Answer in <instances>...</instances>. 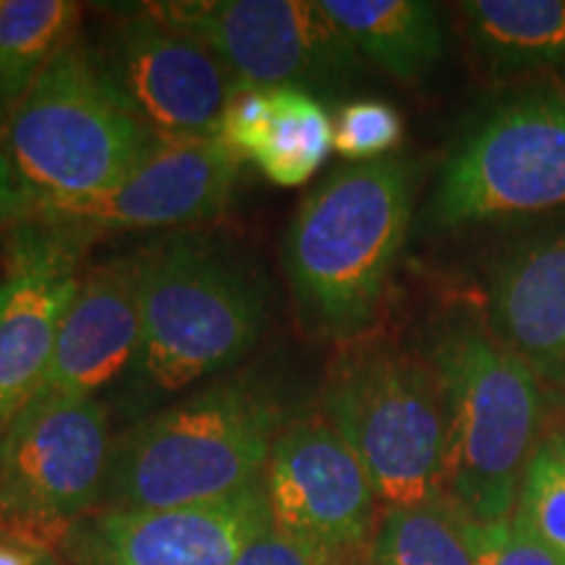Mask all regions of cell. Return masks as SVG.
<instances>
[{
    "instance_id": "603a6c76",
    "label": "cell",
    "mask_w": 565,
    "mask_h": 565,
    "mask_svg": "<svg viewBox=\"0 0 565 565\" xmlns=\"http://www.w3.org/2000/svg\"><path fill=\"white\" fill-rule=\"evenodd\" d=\"M404 139V118L383 100H356L338 113L333 150L351 162L383 160Z\"/></svg>"
},
{
    "instance_id": "4fadbf2b",
    "label": "cell",
    "mask_w": 565,
    "mask_h": 565,
    "mask_svg": "<svg viewBox=\"0 0 565 565\" xmlns=\"http://www.w3.org/2000/svg\"><path fill=\"white\" fill-rule=\"evenodd\" d=\"M242 162L221 137L158 139L150 154L108 192L53 204L34 215L89 236L210 221L233 202Z\"/></svg>"
},
{
    "instance_id": "8992f818",
    "label": "cell",
    "mask_w": 565,
    "mask_h": 565,
    "mask_svg": "<svg viewBox=\"0 0 565 565\" xmlns=\"http://www.w3.org/2000/svg\"><path fill=\"white\" fill-rule=\"evenodd\" d=\"M322 406L387 511L445 498L448 427L433 366L393 343L359 341L330 364Z\"/></svg>"
},
{
    "instance_id": "2e32d148",
    "label": "cell",
    "mask_w": 565,
    "mask_h": 565,
    "mask_svg": "<svg viewBox=\"0 0 565 565\" xmlns=\"http://www.w3.org/2000/svg\"><path fill=\"white\" fill-rule=\"evenodd\" d=\"M492 333L536 374L565 383V236L526 246L490 291Z\"/></svg>"
},
{
    "instance_id": "d4e9b609",
    "label": "cell",
    "mask_w": 565,
    "mask_h": 565,
    "mask_svg": "<svg viewBox=\"0 0 565 565\" xmlns=\"http://www.w3.org/2000/svg\"><path fill=\"white\" fill-rule=\"evenodd\" d=\"M273 124V89L238 87L225 108L221 139L242 160L254 162Z\"/></svg>"
},
{
    "instance_id": "ac0fdd59",
    "label": "cell",
    "mask_w": 565,
    "mask_h": 565,
    "mask_svg": "<svg viewBox=\"0 0 565 565\" xmlns=\"http://www.w3.org/2000/svg\"><path fill=\"white\" fill-rule=\"evenodd\" d=\"M466 32L494 71L565 66V0H469Z\"/></svg>"
},
{
    "instance_id": "484cf974",
    "label": "cell",
    "mask_w": 565,
    "mask_h": 565,
    "mask_svg": "<svg viewBox=\"0 0 565 565\" xmlns=\"http://www.w3.org/2000/svg\"><path fill=\"white\" fill-rule=\"evenodd\" d=\"M236 565H335L315 550L288 540L273 524L263 534L254 536L252 545L244 550Z\"/></svg>"
},
{
    "instance_id": "7a4b0ae2",
    "label": "cell",
    "mask_w": 565,
    "mask_h": 565,
    "mask_svg": "<svg viewBox=\"0 0 565 565\" xmlns=\"http://www.w3.org/2000/svg\"><path fill=\"white\" fill-rule=\"evenodd\" d=\"M141 343L131 377L150 398L228 370L267 322V282L207 233H181L139 252Z\"/></svg>"
},
{
    "instance_id": "ba28073f",
    "label": "cell",
    "mask_w": 565,
    "mask_h": 565,
    "mask_svg": "<svg viewBox=\"0 0 565 565\" xmlns=\"http://www.w3.org/2000/svg\"><path fill=\"white\" fill-rule=\"evenodd\" d=\"M145 9L212 47L244 87L333 92L362 68L351 42L309 0H175Z\"/></svg>"
},
{
    "instance_id": "5bb4252c",
    "label": "cell",
    "mask_w": 565,
    "mask_h": 565,
    "mask_svg": "<svg viewBox=\"0 0 565 565\" xmlns=\"http://www.w3.org/2000/svg\"><path fill=\"white\" fill-rule=\"evenodd\" d=\"M273 524L265 477L228 498L166 508H108L87 526H71L79 553L105 565H236L254 536Z\"/></svg>"
},
{
    "instance_id": "6da1fadb",
    "label": "cell",
    "mask_w": 565,
    "mask_h": 565,
    "mask_svg": "<svg viewBox=\"0 0 565 565\" xmlns=\"http://www.w3.org/2000/svg\"><path fill=\"white\" fill-rule=\"evenodd\" d=\"M412 186V166L383 158L338 168L303 196L282 238V267L309 330L356 341L370 328L404 249Z\"/></svg>"
},
{
    "instance_id": "52a82bcc",
    "label": "cell",
    "mask_w": 565,
    "mask_h": 565,
    "mask_svg": "<svg viewBox=\"0 0 565 565\" xmlns=\"http://www.w3.org/2000/svg\"><path fill=\"white\" fill-rule=\"evenodd\" d=\"M565 204V89L494 108L445 160L429 204L437 228Z\"/></svg>"
},
{
    "instance_id": "cb8c5ba5",
    "label": "cell",
    "mask_w": 565,
    "mask_h": 565,
    "mask_svg": "<svg viewBox=\"0 0 565 565\" xmlns=\"http://www.w3.org/2000/svg\"><path fill=\"white\" fill-rule=\"evenodd\" d=\"M477 565H565L515 515L500 521H469Z\"/></svg>"
},
{
    "instance_id": "7c38bea8",
    "label": "cell",
    "mask_w": 565,
    "mask_h": 565,
    "mask_svg": "<svg viewBox=\"0 0 565 565\" xmlns=\"http://www.w3.org/2000/svg\"><path fill=\"white\" fill-rule=\"evenodd\" d=\"M100 58L160 139L221 137L225 108L242 87L212 47L145 6L113 26Z\"/></svg>"
},
{
    "instance_id": "ffe728a7",
    "label": "cell",
    "mask_w": 565,
    "mask_h": 565,
    "mask_svg": "<svg viewBox=\"0 0 565 565\" xmlns=\"http://www.w3.org/2000/svg\"><path fill=\"white\" fill-rule=\"evenodd\" d=\"M333 118L303 89H273V124L254 166L278 186H301L333 150Z\"/></svg>"
},
{
    "instance_id": "4dcf8cb0",
    "label": "cell",
    "mask_w": 565,
    "mask_h": 565,
    "mask_svg": "<svg viewBox=\"0 0 565 565\" xmlns=\"http://www.w3.org/2000/svg\"><path fill=\"white\" fill-rule=\"evenodd\" d=\"M38 565H58V563H55L53 557L47 555V553H42V557H40V563H38Z\"/></svg>"
},
{
    "instance_id": "83f0119b",
    "label": "cell",
    "mask_w": 565,
    "mask_h": 565,
    "mask_svg": "<svg viewBox=\"0 0 565 565\" xmlns=\"http://www.w3.org/2000/svg\"><path fill=\"white\" fill-rule=\"evenodd\" d=\"M42 553L21 542H0V565H38Z\"/></svg>"
},
{
    "instance_id": "5b68a950",
    "label": "cell",
    "mask_w": 565,
    "mask_h": 565,
    "mask_svg": "<svg viewBox=\"0 0 565 565\" xmlns=\"http://www.w3.org/2000/svg\"><path fill=\"white\" fill-rule=\"evenodd\" d=\"M278 424V404L244 380L162 408L113 450L110 508L166 511L228 498L265 477Z\"/></svg>"
},
{
    "instance_id": "30bf717a",
    "label": "cell",
    "mask_w": 565,
    "mask_h": 565,
    "mask_svg": "<svg viewBox=\"0 0 565 565\" xmlns=\"http://www.w3.org/2000/svg\"><path fill=\"white\" fill-rule=\"evenodd\" d=\"M265 490L273 526L335 565L370 542L377 494L328 416H303L280 429Z\"/></svg>"
},
{
    "instance_id": "d6a6232c",
    "label": "cell",
    "mask_w": 565,
    "mask_h": 565,
    "mask_svg": "<svg viewBox=\"0 0 565 565\" xmlns=\"http://www.w3.org/2000/svg\"><path fill=\"white\" fill-rule=\"evenodd\" d=\"M3 429H6V427H3V422H0V435H3Z\"/></svg>"
},
{
    "instance_id": "4316f807",
    "label": "cell",
    "mask_w": 565,
    "mask_h": 565,
    "mask_svg": "<svg viewBox=\"0 0 565 565\" xmlns=\"http://www.w3.org/2000/svg\"><path fill=\"white\" fill-rule=\"evenodd\" d=\"M32 215L34 210L30 194L24 192L6 154L0 152V228H13V225L30 221Z\"/></svg>"
},
{
    "instance_id": "9c48e42d",
    "label": "cell",
    "mask_w": 565,
    "mask_h": 565,
    "mask_svg": "<svg viewBox=\"0 0 565 565\" xmlns=\"http://www.w3.org/2000/svg\"><path fill=\"white\" fill-rule=\"evenodd\" d=\"M108 412L97 398H32L0 435V519L19 532L66 529L108 487Z\"/></svg>"
},
{
    "instance_id": "e0dca14e",
    "label": "cell",
    "mask_w": 565,
    "mask_h": 565,
    "mask_svg": "<svg viewBox=\"0 0 565 565\" xmlns=\"http://www.w3.org/2000/svg\"><path fill=\"white\" fill-rule=\"evenodd\" d=\"M353 51L398 82H419L445 51L440 11L424 0H320Z\"/></svg>"
},
{
    "instance_id": "7402d4cb",
    "label": "cell",
    "mask_w": 565,
    "mask_h": 565,
    "mask_svg": "<svg viewBox=\"0 0 565 565\" xmlns=\"http://www.w3.org/2000/svg\"><path fill=\"white\" fill-rule=\"evenodd\" d=\"M515 519L565 563V463L542 445L529 461Z\"/></svg>"
},
{
    "instance_id": "f1b7e54d",
    "label": "cell",
    "mask_w": 565,
    "mask_h": 565,
    "mask_svg": "<svg viewBox=\"0 0 565 565\" xmlns=\"http://www.w3.org/2000/svg\"><path fill=\"white\" fill-rule=\"evenodd\" d=\"M545 448L557 458V461L565 463V433H557L553 440L545 445Z\"/></svg>"
},
{
    "instance_id": "9a60e30c",
    "label": "cell",
    "mask_w": 565,
    "mask_h": 565,
    "mask_svg": "<svg viewBox=\"0 0 565 565\" xmlns=\"http://www.w3.org/2000/svg\"><path fill=\"white\" fill-rule=\"evenodd\" d=\"M139 286V252L108 259L84 275L32 398H95L131 370L141 343Z\"/></svg>"
},
{
    "instance_id": "1f68e13d",
    "label": "cell",
    "mask_w": 565,
    "mask_h": 565,
    "mask_svg": "<svg viewBox=\"0 0 565 565\" xmlns=\"http://www.w3.org/2000/svg\"><path fill=\"white\" fill-rule=\"evenodd\" d=\"M343 565H372V563H343Z\"/></svg>"
},
{
    "instance_id": "8fae6325",
    "label": "cell",
    "mask_w": 565,
    "mask_h": 565,
    "mask_svg": "<svg viewBox=\"0 0 565 565\" xmlns=\"http://www.w3.org/2000/svg\"><path fill=\"white\" fill-rule=\"evenodd\" d=\"M89 233L32 215L13 225L0 280V422L30 404L79 291Z\"/></svg>"
},
{
    "instance_id": "d6986e66",
    "label": "cell",
    "mask_w": 565,
    "mask_h": 565,
    "mask_svg": "<svg viewBox=\"0 0 565 565\" xmlns=\"http://www.w3.org/2000/svg\"><path fill=\"white\" fill-rule=\"evenodd\" d=\"M79 6L68 0L0 3V121H9L42 68L74 42Z\"/></svg>"
},
{
    "instance_id": "44dd1931",
    "label": "cell",
    "mask_w": 565,
    "mask_h": 565,
    "mask_svg": "<svg viewBox=\"0 0 565 565\" xmlns=\"http://www.w3.org/2000/svg\"><path fill=\"white\" fill-rule=\"evenodd\" d=\"M372 565H477L469 519L445 498L387 511L374 534Z\"/></svg>"
},
{
    "instance_id": "3957f363",
    "label": "cell",
    "mask_w": 565,
    "mask_h": 565,
    "mask_svg": "<svg viewBox=\"0 0 565 565\" xmlns=\"http://www.w3.org/2000/svg\"><path fill=\"white\" fill-rule=\"evenodd\" d=\"M158 139L100 55L68 42L13 108L0 152L40 212L108 192Z\"/></svg>"
},
{
    "instance_id": "f546056e",
    "label": "cell",
    "mask_w": 565,
    "mask_h": 565,
    "mask_svg": "<svg viewBox=\"0 0 565 565\" xmlns=\"http://www.w3.org/2000/svg\"><path fill=\"white\" fill-rule=\"evenodd\" d=\"M74 555H76V557H79V563H82V565H105L103 561H97V557H95V555L79 553V550H74Z\"/></svg>"
},
{
    "instance_id": "277c9868",
    "label": "cell",
    "mask_w": 565,
    "mask_h": 565,
    "mask_svg": "<svg viewBox=\"0 0 565 565\" xmlns=\"http://www.w3.org/2000/svg\"><path fill=\"white\" fill-rule=\"evenodd\" d=\"M429 366L448 427L445 500L479 524L508 519L536 454L540 374L479 324L443 330Z\"/></svg>"
}]
</instances>
